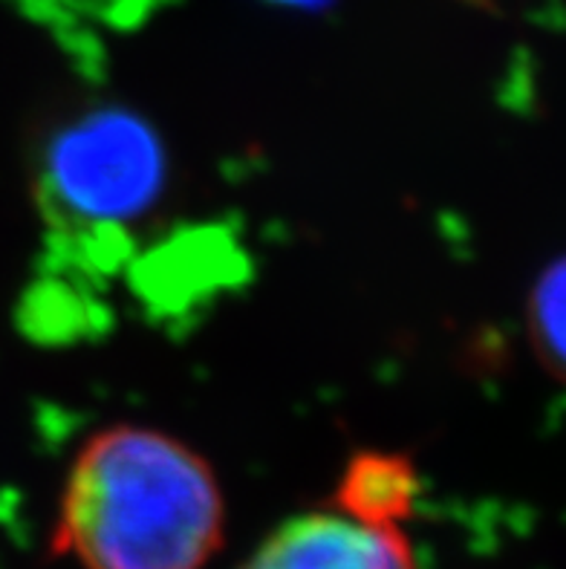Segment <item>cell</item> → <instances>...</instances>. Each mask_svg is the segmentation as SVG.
Returning a JSON list of instances; mask_svg holds the SVG:
<instances>
[{"instance_id":"cell-5","label":"cell","mask_w":566,"mask_h":569,"mask_svg":"<svg viewBox=\"0 0 566 569\" xmlns=\"http://www.w3.org/2000/svg\"><path fill=\"white\" fill-rule=\"evenodd\" d=\"M529 325L532 341L544 365L566 382V254L555 260L535 283Z\"/></svg>"},{"instance_id":"cell-2","label":"cell","mask_w":566,"mask_h":569,"mask_svg":"<svg viewBox=\"0 0 566 569\" xmlns=\"http://www.w3.org/2000/svg\"><path fill=\"white\" fill-rule=\"evenodd\" d=\"M166 182L153 130L128 110H96L58 130L43 159L52 226L122 229L142 217Z\"/></svg>"},{"instance_id":"cell-6","label":"cell","mask_w":566,"mask_h":569,"mask_svg":"<svg viewBox=\"0 0 566 569\" xmlns=\"http://www.w3.org/2000/svg\"><path fill=\"white\" fill-rule=\"evenodd\" d=\"M287 3H318V0H287Z\"/></svg>"},{"instance_id":"cell-3","label":"cell","mask_w":566,"mask_h":569,"mask_svg":"<svg viewBox=\"0 0 566 569\" xmlns=\"http://www.w3.org/2000/svg\"><path fill=\"white\" fill-rule=\"evenodd\" d=\"M240 569H416V558L399 523L338 506L287 520Z\"/></svg>"},{"instance_id":"cell-1","label":"cell","mask_w":566,"mask_h":569,"mask_svg":"<svg viewBox=\"0 0 566 569\" xmlns=\"http://www.w3.org/2000/svg\"><path fill=\"white\" fill-rule=\"evenodd\" d=\"M220 543V486L191 448L133 426L85 442L61 491L58 552L81 569H202Z\"/></svg>"},{"instance_id":"cell-4","label":"cell","mask_w":566,"mask_h":569,"mask_svg":"<svg viewBox=\"0 0 566 569\" xmlns=\"http://www.w3.org/2000/svg\"><path fill=\"white\" fill-rule=\"evenodd\" d=\"M414 469L399 457L367 455L352 460L338 506L370 520L399 523L414 500Z\"/></svg>"}]
</instances>
